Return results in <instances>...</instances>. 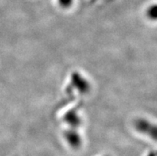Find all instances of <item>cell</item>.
I'll list each match as a JSON object with an SVG mask.
<instances>
[{
  "label": "cell",
  "instance_id": "obj_1",
  "mask_svg": "<svg viewBox=\"0 0 157 156\" xmlns=\"http://www.w3.org/2000/svg\"><path fill=\"white\" fill-rule=\"evenodd\" d=\"M136 131L148 138L157 141V124L144 118L136 120L134 123Z\"/></svg>",
  "mask_w": 157,
  "mask_h": 156
},
{
  "label": "cell",
  "instance_id": "obj_2",
  "mask_svg": "<svg viewBox=\"0 0 157 156\" xmlns=\"http://www.w3.org/2000/svg\"><path fill=\"white\" fill-rule=\"evenodd\" d=\"M71 85L73 87L81 94H86L90 90V84L86 79L79 73H73L71 75Z\"/></svg>",
  "mask_w": 157,
  "mask_h": 156
},
{
  "label": "cell",
  "instance_id": "obj_3",
  "mask_svg": "<svg viewBox=\"0 0 157 156\" xmlns=\"http://www.w3.org/2000/svg\"><path fill=\"white\" fill-rule=\"evenodd\" d=\"M65 139L70 147L73 149H78L82 144V139L78 132L77 129L70 128L64 133Z\"/></svg>",
  "mask_w": 157,
  "mask_h": 156
},
{
  "label": "cell",
  "instance_id": "obj_4",
  "mask_svg": "<svg viewBox=\"0 0 157 156\" xmlns=\"http://www.w3.org/2000/svg\"><path fill=\"white\" fill-rule=\"evenodd\" d=\"M64 120L71 128L76 129L82 124V120L78 112L74 110L68 112L64 117Z\"/></svg>",
  "mask_w": 157,
  "mask_h": 156
},
{
  "label": "cell",
  "instance_id": "obj_5",
  "mask_svg": "<svg viewBox=\"0 0 157 156\" xmlns=\"http://www.w3.org/2000/svg\"><path fill=\"white\" fill-rule=\"evenodd\" d=\"M146 15L150 20L157 21V3L152 4L146 10Z\"/></svg>",
  "mask_w": 157,
  "mask_h": 156
},
{
  "label": "cell",
  "instance_id": "obj_6",
  "mask_svg": "<svg viewBox=\"0 0 157 156\" xmlns=\"http://www.w3.org/2000/svg\"><path fill=\"white\" fill-rule=\"evenodd\" d=\"M58 2L62 7L68 8L73 4L74 0H58Z\"/></svg>",
  "mask_w": 157,
  "mask_h": 156
},
{
  "label": "cell",
  "instance_id": "obj_7",
  "mask_svg": "<svg viewBox=\"0 0 157 156\" xmlns=\"http://www.w3.org/2000/svg\"><path fill=\"white\" fill-rule=\"evenodd\" d=\"M147 156H157V155L155 152H150Z\"/></svg>",
  "mask_w": 157,
  "mask_h": 156
},
{
  "label": "cell",
  "instance_id": "obj_8",
  "mask_svg": "<svg viewBox=\"0 0 157 156\" xmlns=\"http://www.w3.org/2000/svg\"><path fill=\"white\" fill-rule=\"evenodd\" d=\"M156 155H157V153H156Z\"/></svg>",
  "mask_w": 157,
  "mask_h": 156
}]
</instances>
